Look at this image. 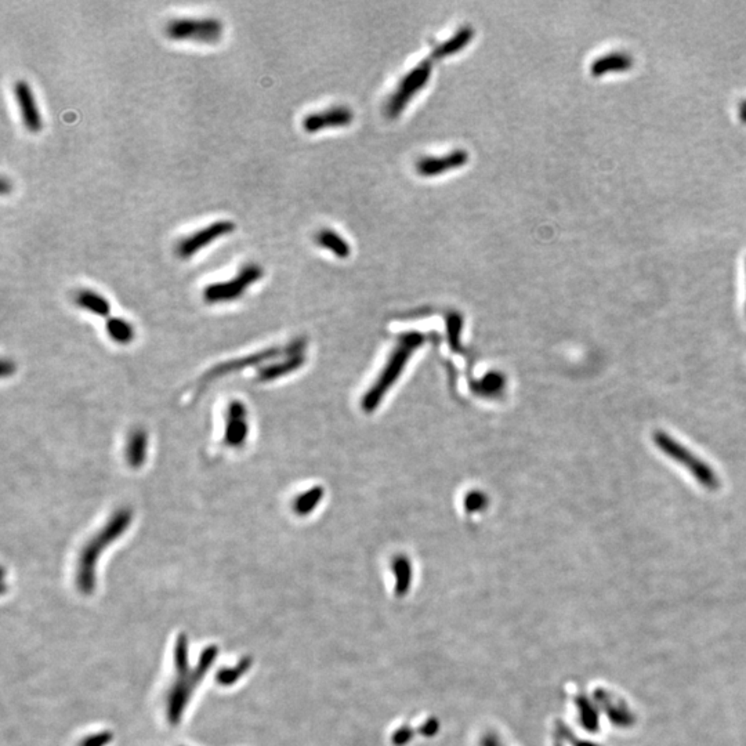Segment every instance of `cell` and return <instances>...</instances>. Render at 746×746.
<instances>
[{
  "label": "cell",
  "instance_id": "cell-12",
  "mask_svg": "<svg viewBox=\"0 0 746 746\" xmlns=\"http://www.w3.org/2000/svg\"><path fill=\"white\" fill-rule=\"evenodd\" d=\"M278 354V350L275 349H270V350H263L260 353H253L250 356H240V358H235V359H231V361H227V362H223V363H218L217 366L212 368L206 375H205V382H211L217 378H223L225 375H230V373H234V372H240V371H244L247 368L250 366H254V365H259V363H263L266 361H270L273 359L274 356Z\"/></svg>",
  "mask_w": 746,
  "mask_h": 746
},
{
  "label": "cell",
  "instance_id": "cell-5",
  "mask_svg": "<svg viewBox=\"0 0 746 746\" xmlns=\"http://www.w3.org/2000/svg\"><path fill=\"white\" fill-rule=\"evenodd\" d=\"M263 275L264 270L261 268V266L254 263L245 264L234 278L208 285L202 292L204 301L206 304H223L235 301L248 292L251 285L257 284L263 278Z\"/></svg>",
  "mask_w": 746,
  "mask_h": 746
},
{
  "label": "cell",
  "instance_id": "cell-2",
  "mask_svg": "<svg viewBox=\"0 0 746 746\" xmlns=\"http://www.w3.org/2000/svg\"><path fill=\"white\" fill-rule=\"evenodd\" d=\"M133 511L129 507H122L116 510L107 524L101 528L100 533H96L83 547L76 569V586L80 593L92 595L96 588V566L99 557L112 545L126 533L132 524Z\"/></svg>",
  "mask_w": 746,
  "mask_h": 746
},
{
  "label": "cell",
  "instance_id": "cell-20",
  "mask_svg": "<svg viewBox=\"0 0 746 746\" xmlns=\"http://www.w3.org/2000/svg\"><path fill=\"white\" fill-rule=\"evenodd\" d=\"M251 665V659L247 657V658H242L238 665H235L234 668H227V669H223L220 671L217 675H216V681L223 685V687H228L234 683H237L242 676L245 675L249 671Z\"/></svg>",
  "mask_w": 746,
  "mask_h": 746
},
{
  "label": "cell",
  "instance_id": "cell-9",
  "mask_svg": "<svg viewBox=\"0 0 746 746\" xmlns=\"http://www.w3.org/2000/svg\"><path fill=\"white\" fill-rule=\"evenodd\" d=\"M353 119H354V113L350 108L336 106V107L326 108L320 112H313V113L306 115L301 125H303L304 132L314 135L326 129L349 126L352 125Z\"/></svg>",
  "mask_w": 746,
  "mask_h": 746
},
{
  "label": "cell",
  "instance_id": "cell-23",
  "mask_svg": "<svg viewBox=\"0 0 746 746\" xmlns=\"http://www.w3.org/2000/svg\"><path fill=\"white\" fill-rule=\"evenodd\" d=\"M740 118H742L744 120H746V100H744L742 103H740Z\"/></svg>",
  "mask_w": 746,
  "mask_h": 746
},
{
  "label": "cell",
  "instance_id": "cell-15",
  "mask_svg": "<svg viewBox=\"0 0 746 746\" xmlns=\"http://www.w3.org/2000/svg\"><path fill=\"white\" fill-rule=\"evenodd\" d=\"M75 304L97 317H108L111 313V304L107 299L92 289L79 290L75 296Z\"/></svg>",
  "mask_w": 746,
  "mask_h": 746
},
{
  "label": "cell",
  "instance_id": "cell-16",
  "mask_svg": "<svg viewBox=\"0 0 746 746\" xmlns=\"http://www.w3.org/2000/svg\"><path fill=\"white\" fill-rule=\"evenodd\" d=\"M148 435L142 428L130 433L126 445V459L132 468H140L147 461Z\"/></svg>",
  "mask_w": 746,
  "mask_h": 746
},
{
  "label": "cell",
  "instance_id": "cell-24",
  "mask_svg": "<svg viewBox=\"0 0 746 746\" xmlns=\"http://www.w3.org/2000/svg\"><path fill=\"white\" fill-rule=\"evenodd\" d=\"M8 189H10V188H8V181H7V178H1V194L6 195V194L8 192Z\"/></svg>",
  "mask_w": 746,
  "mask_h": 746
},
{
  "label": "cell",
  "instance_id": "cell-18",
  "mask_svg": "<svg viewBox=\"0 0 746 746\" xmlns=\"http://www.w3.org/2000/svg\"><path fill=\"white\" fill-rule=\"evenodd\" d=\"M108 336L118 344H130L136 337L135 326L125 318L111 317L106 323Z\"/></svg>",
  "mask_w": 746,
  "mask_h": 746
},
{
  "label": "cell",
  "instance_id": "cell-11",
  "mask_svg": "<svg viewBox=\"0 0 746 746\" xmlns=\"http://www.w3.org/2000/svg\"><path fill=\"white\" fill-rule=\"evenodd\" d=\"M467 162L468 152L464 149H455L442 156H425L416 162L415 169L422 178H435L461 169Z\"/></svg>",
  "mask_w": 746,
  "mask_h": 746
},
{
  "label": "cell",
  "instance_id": "cell-4",
  "mask_svg": "<svg viewBox=\"0 0 746 746\" xmlns=\"http://www.w3.org/2000/svg\"><path fill=\"white\" fill-rule=\"evenodd\" d=\"M224 34V24L216 17L173 18L165 27V35L173 42L214 44Z\"/></svg>",
  "mask_w": 746,
  "mask_h": 746
},
{
  "label": "cell",
  "instance_id": "cell-13",
  "mask_svg": "<svg viewBox=\"0 0 746 746\" xmlns=\"http://www.w3.org/2000/svg\"><path fill=\"white\" fill-rule=\"evenodd\" d=\"M633 66V57L626 51H609L596 58L590 72L593 76H602L608 72L625 71Z\"/></svg>",
  "mask_w": 746,
  "mask_h": 746
},
{
  "label": "cell",
  "instance_id": "cell-19",
  "mask_svg": "<svg viewBox=\"0 0 746 746\" xmlns=\"http://www.w3.org/2000/svg\"><path fill=\"white\" fill-rule=\"evenodd\" d=\"M300 358H290L285 362H280V363H271V365H266L263 368L259 369L257 372V380L259 382H271V380H275L277 378H281L285 373H289L292 372L293 369H296L299 365H300Z\"/></svg>",
  "mask_w": 746,
  "mask_h": 746
},
{
  "label": "cell",
  "instance_id": "cell-8",
  "mask_svg": "<svg viewBox=\"0 0 746 746\" xmlns=\"http://www.w3.org/2000/svg\"><path fill=\"white\" fill-rule=\"evenodd\" d=\"M13 92H14L15 103L20 111V116H21L24 128L30 133L37 135L43 128V120H42L39 107L36 104L35 94L30 83L24 79H20L14 82Z\"/></svg>",
  "mask_w": 746,
  "mask_h": 746
},
{
  "label": "cell",
  "instance_id": "cell-21",
  "mask_svg": "<svg viewBox=\"0 0 746 746\" xmlns=\"http://www.w3.org/2000/svg\"><path fill=\"white\" fill-rule=\"evenodd\" d=\"M318 500H320V491L318 490L309 491L304 495L296 499L294 506H293L294 511L297 514H307V513H310L313 510V507L316 506V503Z\"/></svg>",
  "mask_w": 746,
  "mask_h": 746
},
{
  "label": "cell",
  "instance_id": "cell-7",
  "mask_svg": "<svg viewBox=\"0 0 746 746\" xmlns=\"http://www.w3.org/2000/svg\"><path fill=\"white\" fill-rule=\"evenodd\" d=\"M235 228L237 225L231 220H216L212 224L182 238L176 247V254L181 260H188L217 240L232 234Z\"/></svg>",
  "mask_w": 746,
  "mask_h": 746
},
{
  "label": "cell",
  "instance_id": "cell-10",
  "mask_svg": "<svg viewBox=\"0 0 746 746\" xmlns=\"http://www.w3.org/2000/svg\"><path fill=\"white\" fill-rule=\"evenodd\" d=\"M249 437L248 409L244 402L235 399L228 405L223 441L230 448H241Z\"/></svg>",
  "mask_w": 746,
  "mask_h": 746
},
{
  "label": "cell",
  "instance_id": "cell-17",
  "mask_svg": "<svg viewBox=\"0 0 746 746\" xmlns=\"http://www.w3.org/2000/svg\"><path fill=\"white\" fill-rule=\"evenodd\" d=\"M316 244L339 259H347L352 254L349 242L330 228H322L316 234Z\"/></svg>",
  "mask_w": 746,
  "mask_h": 746
},
{
  "label": "cell",
  "instance_id": "cell-22",
  "mask_svg": "<svg viewBox=\"0 0 746 746\" xmlns=\"http://www.w3.org/2000/svg\"><path fill=\"white\" fill-rule=\"evenodd\" d=\"M112 738H113V734L111 731H101V733L83 738L79 746H107L112 741Z\"/></svg>",
  "mask_w": 746,
  "mask_h": 746
},
{
  "label": "cell",
  "instance_id": "cell-1",
  "mask_svg": "<svg viewBox=\"0 0 746 746\" xmlns=\"http://www.w3.org/2000/svg\"><path fill=\"white\" fill-rule=\"evenodd\" d=\"M188 639L185 635H180L175 644V671L176 678L168 692L166 698V714L172 726H178L181 721V716L185 711L192 692L198 684L204 680L208 671L213 666L214 661L218 654L216 645H209L201 654L198 665L195 668L189 666L188 657Z\"/></svg>",
  "mask_w": 746,
  "mask_h": 746
},
{
  "label": "cell",
  "instance_id": "cell-14",
  "mask_svg": "<svg viewBox=\"0 0 746 746\" xmlns=\"http://www.w3.org/2000/svg\"><path fill=\"white\" fill-rule=\"evenodd\" d=\"M473 37H474V30L470 25H464L462 28H459L451 37H448L445 42H442L438 46H435L434 50H433L431 58L441 60V58H447V57H451V56L462 51L464 47L468 46V43L473 40Z\"/></svg>",
  "mask_w": 746,
  "mask_h": 746
},
{
  "label": "cell",
  "instance_id": "cell-6",
  "mask_svg": "<svg viewBox=\"0 0 746 746\" xmlns=\"http://www.w3.org/2000/svg\"><path fill=\"white\" fill-rule=\"evenodd\" d=\"M431 73L433 63L430 60L419 63L415 68L406 72L398 82L395 90L391 93L385 107V113L391 119L398 118L405 107L412 101V99L423 90V87L430 80Z\"/></svg>",
  "mask_w": 746,
  "mask_h": 746
},
{
  "label": "cell",
  "instance_id": "cell-3",
  "mask_svg": "<svg viewBox=\"0 0 746 746\" xmlns=\"http://www.w3.org/2000/svg\"><path fill=\"white\" fill-rule=\"evenodd\" d=\"M657 448L672 461L685 467L692 477L707 490L717 491L720 488V480L714 470L707 462L694 455L688 448L681 445L677 440L672 438L665 431L657 430L652 435Z\"/></svg>",
  "mask_w": 746,
  "mask_h": 746
}]
</instances>
